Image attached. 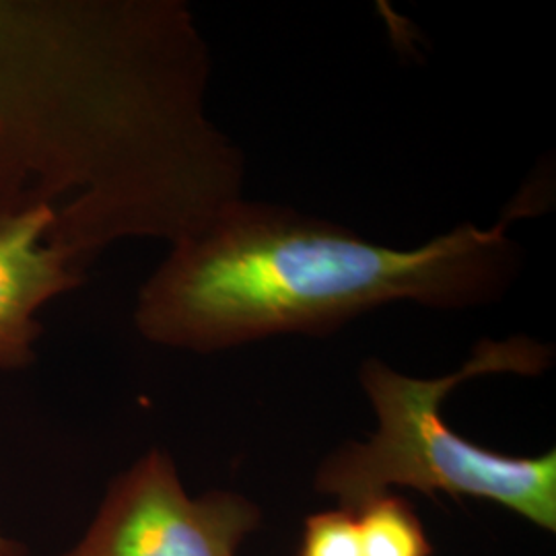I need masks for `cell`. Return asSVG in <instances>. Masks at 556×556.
<instances>
[{"instance_id": "cell-1", "label": "cell", "mask_w": 556, "mask_h": 556, "mask_svg": "<svg viewBox=\"0 0 556 556\" xmlns=\"http://www.w3.org/2000/svg\"><path fill=\"white\" fill-rule=\"evenodd\" d=\"M208 80L181 0H0V220L54 211L83 273L122 239L202 231L245 176Z\"/></svg>"}, {"instance_id": "cell-2", "label": "cell", "mask_w": 556, "mask_h": 556, "mask_svg": "<svg viewBox=\"0 0 556 556\" xmlns=\"http://www.w3.org/2000/svg\"><path fill=\"white\" fill-rule=\"evenodd\" d=\"M534 206L521 194L491 227L462 223L397 250L334 220L239 199L172 245L140 287L135 328L153 344L211 355L285 334L328 337L394 301L489 305L521 264L509 225Z\"/></svg>"}, {"instance_id": "cell-3", "label": "cell", "mask_w": 556, "mask_h": 556, "mask_svg": "<svg viewBox=\"0 0 556 556\" xmlns=\"http://www.w3.org/2000/svg\"><path fill=\"white\" fill-rule=\"evenodd\" d=\"M551 361L553 349L530 337L482 338L457 371L433 379L365 358L358 379L378 429L367 441H346L324 457L316 491L353 514L394 489L484 498L555 532V450L540 457L505 456L459 435L443 417V402L459 383L497 374L540 376Z\"/></svg>"}, {"instance_id": "cell-4", "label": "cell", "mask_w": 556, "mask_h": 556, "mask_svg": "<svg viewBox=\"0 0 556 556\" xmlns=\"http://www.w3.org/2000/svg\"><path fill=\"white\" fill-rule=\"evenodd\" d=\"M260 521L258 505L233 491L190 497L172 456L151 450L114 478L64 556H236Z\"/></svg>"}, {"instance_id": "cell-5", "label": "cell", "mask_w": 556, "mask_h": 556, "mask_svg": "<svg viewBox=\"0 0 556 556\" xmlns=\"http://www.w3.org/2000/svg\"><path fill=\"white\" fill-rule=\"evenodd\" d=\"M59 217L31 208L0 220V369L34 363L41 328L38 314L52 299L83 285L85 273L50 241Z\"/></svg>"}, {"instance_id": "cell-6", "label": "cell", "mask_w": 556, "mask_h": 556, "mask_svg": "<svg viewBox=\"0 0 556 556\" xmlns=\"http://www.w3.org/2000/svg\"><path fill=\"white\" fill-rule=\"evenodd\" d=\"M363 556H431L433 546L410 503L388 493L357 511Z\"/></svg>"}, {"instance_id": "cell-7", "label": "cell", "mask_w": 556, "mask_h": 556, "mask_svg": "<svg viewBox=\"0 0 556 556\" xmlns=\"http://www.w3.org/2000/svg\"><path fill=\"white\" fill-rule=\"evenodd\" d=\"M299 555L363 556L357 514L337 507L307 517Z\"/></svg>"}, {"instance_id": "cell-8", "label": "cell", "mask_w": 556, "mask_h": 556, "mask_svg": "<svg viewBox=\"0 0 556 556\" xmlns=\"http://www.w3.org/2000/svg\"><path fill=\"white\" fill-rule=\"evenodd\" d=\"M0 556H25V548L0 532Z\"/></svg>"}]
</instances>
